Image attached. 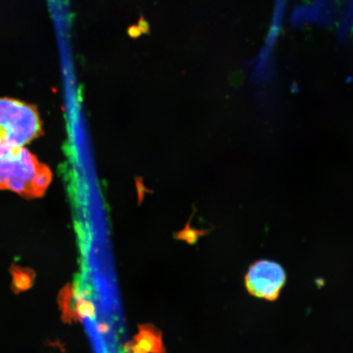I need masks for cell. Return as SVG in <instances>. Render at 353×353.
I'll return each mask as SVG.
<instances>
[{
	"instance_id": "1",
	"label": "cell",
	"mask_w": 353,
	"mask_h": 353,
	"mask_svg": "<svg viewBox=\"0 0 353 353\" xmlns=\"http://www.w3.org/2000/svg\"><path fill=\"white\" fill-rule=\"evenodd\" d=\"M52 181V172L23 147L0 142V190L26 199L41 197Z\"/></svg>"
},
{
	"instance_id": "2",
	"label": "cell",
	"mask_w": 353,
	"mask_h": 353,
	"mask_svg": "<svg viewBox=\"0 0 353 353\" xmlns=\"http://www.w3.org/2000/svg\"><path fill=\"white\" fill-rule=\"evenodd\" d=\"M42 134L37 108L10 98H0V142L23 147Z\"/></svg>"
},
{
	"instance_id": "3",
	"label": "cell",
	"mask_w": 353,
	"mask_h": 353,
	"mask_svg": "<svg viewBox=\"0 0 353 353\" xmlns=\"http://www.w3.org/2000/svg\"><path fill=\"white\" fill-rule=\"evenodd\" d=\"M286 280V272L281 264L263 259L251 265L245 276V285L250 294L273 302L279 298Z\"/></svg>"
},
{
	"instance_id": "4",
	"label": "cell",
	"mask_w": 353,
	"mask_h": 353,
	"mask_svg": "<svg viewBox=\"0 0 353 353\" xmlns=\"http://www.w3.org/2000/svg\"><path fill=\"white\" fill-rule=\"evenodd\" d=\"M139 332L134 341L149 353H167L163 334L157 326L152 324L139 325Z\"/></svg>"
},
{
	"instance_id": "5",
	"label": "cell",
	"mask_w": 353,
	"mask_h": 353,
	"mask_svg": "<svg viewBox=\"0 0 353 353\" xmlns=\"http://www.w3.org/2000/svg\"><path fill=\"white\" fill-rule=\"evenodd\" d=\"M77 291L74 286L68 284L61 289L59 294V304L61 311V319L65 323L77 321L76 313Z\"/></svg>"
},
{
	"instance_id": "6",
	"label": "cell",
	"mask_w": 353,
	"mask_h": 353,
	"mask_svg": "<svg viewBox=\"0 0 353 353\" xmlns=\"http://www.w3.org/2000/svg\"><path fill=\"white\" fill-rule=\"evenodd\" d=\"M10 272L12 277L11 287L13 292L21 294L32 288L35 279V273L32 269L12 265Z\"/></svg>"
},
{
	"instance_id": "7",
	"label": "cell",
	"mask_w": 353,
	"mask_h": 353,
	"mask_svg": "<svg viewBox=\"0 0 353 353\" xmlns=\"http://www.w3.org/2000/svg\"><path fill=\"white\" fill-rule=\"evenodd\" d=\"M76 313L78 321L83 319H95L96 308L94 304L85 297L77 295Z\"/></svg>"
},
{
	"instance_id": "8",
	"label": "cell",
	"mask_w": 353,
	"mask_h": 353,
	"mask_svg": "<svg viewBox=\"0 0 353 353\" xmlns=\"http://www.w3.org/2000/svg\"><path fill=\"white\" fill-rule=\"evenodd\" d=\"M123 350H125V353H149L145 351L143 348L141 347L134 339L127 342L125 345H123Z\"/></svg>"
},
{
	"instance_id": "9",
	"label": "cell",
	"mask_w": 353,
	"mask_h": 353,
	"mask_svg": "<svg viewBox=\"0 0 353 353\" xmlns=\"http://www.w3.org/2000/svg\"><path fill=\"white\" fill-rule=\"evenodd\" d=\"M98 331L101 334H107L110 331L109 325L107 323H100L98 325Z\"/></svg>"
}]
</instances>
